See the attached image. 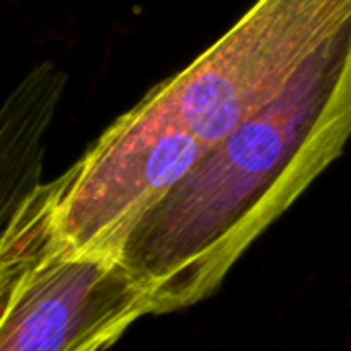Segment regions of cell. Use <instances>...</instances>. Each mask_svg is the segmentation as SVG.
I'll return each mask as SVG.
<instances>
[{
    "label": "cell",
    "instance_id": "3",
    "mask_svg": "<svg viewBox=\"0 0 351 351\" xmlns=\"http://www.w3.org/2000/svg\"><path fill=\"white\" fill-rule=\"evenodd\" d=\"M351 25V0H257L144 97L206 148L271 105Z\"/></svg>",
    "mask_w": 351,
    "mask_h": 351
},
{
    "label": "cell",
    "instance_id": "4",
    "mask_svg": "<svg viewBox=\"0 0 351 351\" xmlns=\"http://www.w3.org/2000/svg\"><path fill=\"white\" fill-rule=\"evenodd\" d=\"M208 150L142 97L70 169L43 183L56 232L74 251L121 257L142 218Z\"/></svg>",
    "mask_w": 351,
    "mask_h": 351
},
{
    "label": "cell",
    "instance_id": "1",
    "mask_svg": "<svg viewBox=\"0 0 351 351\" xmlns=\"http://www.w3.org/2000/svg\"><path fill=\"white\" fill-rule=\"evenodd\" d=\"M351 138V25L263 111L210 146L130 234L152 315L204 302Z\"/></svg>",
    "mask_w": 351,
    "mask_h": 351
},
{
    "label": "cell",
    "instance_id": "2",
    "mask_svg": "<svg viewBox=\"0 0 351 351\" xmlns=\"http://www.w3.org/2000/svg\"><path fill=\"white\" fill-rule=\"evenodd\" d=\"M0 351H105L152 298L121 257L82 253L53 228L43 183L4 214Z\"/></svg>",
    "mask_w": 351,
    "mask_h": 351
}]
</instances>
